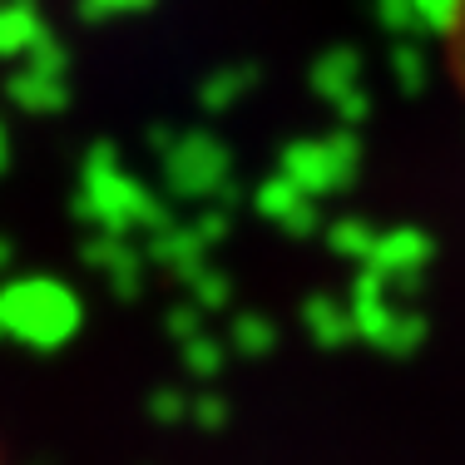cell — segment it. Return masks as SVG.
<instances>
[{
    "mask_svg": "<svg viewBox=\"0 0 465 465\" xmlns=\"http://www.w3.org/2000/svg\"><path fill=\"white\" fill-rule=\"evenodd\" d=\"M430 30L440 40V60H446L450 80L465 94V0H430Z\"/></svg>",
    "mask_w": 465,
    "mask_h": 465,
    "instance_id": "cell-1",
    "label": "cell"
}]
</instances>
